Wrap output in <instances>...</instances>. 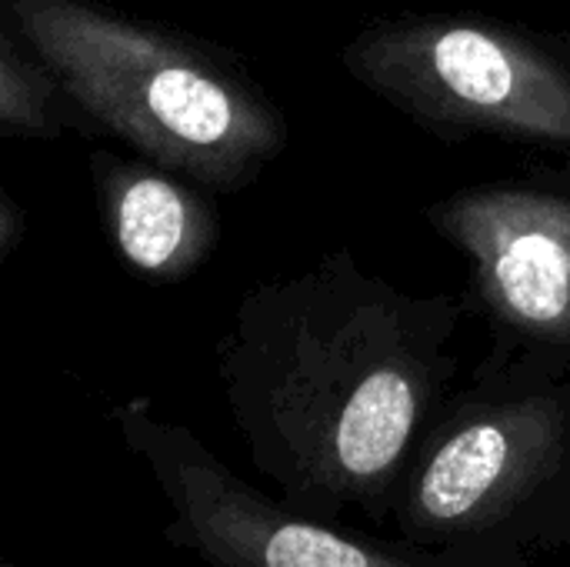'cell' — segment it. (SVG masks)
<instances>
[{
	"instance_id": "30bf717a",
	"label": "cell",
	"mask_w": 570,
	"mask_h": 567,
	"mask_svg": "<svg viewBox=\"0 0 570 567\" xmlns=\"http://www.w3.org/2000/svg\"><path fill=\"white\" fill-rule=\"evenodd\" d=\"M0 567H17V565H13V561H3V565H0Z\"/></svg>"
},
{
	"instance_id": "5b68a950",
	"label": "cell",
	"mask_w": 570,
	"mask_h": 567,
	"mask_svg": "<svg viewBox=\"0 0 570 567\" xmlns=\"http://www.w3.org/2000/svg\"><path fill=\"white\" fill-rule=\"evenodd\" d=\"M110 421L167 505L164 538L200 567H481L294 511L240 478L190 428L157 414L147 398L120 401Z\"/></svg>"
},
{
	"instance_id": "3957f363",
	"label": "cell",
	"mask_w": 570,
	"mask_h": 567,
	"mask_svg": "<svg viewBox=\"0 0 570 567\" xmlns=\"http://www.w3.org/2000/svg\"><path fill=\"white\" fill-rule=\"evenodd\" d=\"M387 528L481 567L570 548V361L491 348L421 434Z\"/></svg>"
},
{
	"instance_id": "8992f818",
	"label": "cell",
	"mask_w": 570,
	"mask_h": 567,
	"mask_svg": "<svg viewBox=\"0 0 570 567\" xmlns=\"http://www.w3.org/2000/svg\"><path fill=\"white\" fill-rule=\"evenodd\" d=\"M421 217L468 261L491 348L570 361V157L458 187Z\"/></svg>"
},
{
	"instance_id": "277c9868",
	"label": "cell",
	"mask_w": 570,
	"mask_h": 567,
	"mask_svg": "<svg viewBox=\"0 0 570 567\" xmlns=\"http://www.w3.org/2000/svg\"><path fill=\"white\" fill-rule=\"evenodd\" d=\"M341 67L424 134L570 157V30L481 13H394L364 23Z\"/></svg>"
},
{
	"instance_id": "52a82bcc",
	"label": "cell",
	"mask_w": 570,
	"mask_h": 567,
	"mask_svg": "<svg viewBox=\"0 0 570 567\" xmlns=\"http://www.w3.org/2000/svg\"><path fill=\"white\" fill-rule=\"evenodd\" d=\"M90 184L100 227L124 267L147 284L194 277L220 247L214 190L140 154L90 150Z\"/></svg>"
},
{
	"instance_id": "6da1fadb",
	"label": "cell",
	"mask_w": 570,
	"mask_h": 567,
	"mask_svg": "<svg viewBox=\"0 0 570 567\" xmlns=\"http://www.w3.org/2000/svg\"><path fill=\"white\" fill-rule=\"evenodd\" d=\"M464 314L461 297L397 287L351 247L247 287L214 361L254 471L301 515L384 528L458 388Z\"/></svg>"
},
{
	"instance_id": "9c48e42d",
	"label": "cell",
	"mask_w": 570,
	"mask_h": 567,
	"mask_svg": "<svg viewBox=\"0 0 570 567\" xmlns=\"http://www.w3.org/2000/svg\"><path fill=\"white\" fill-rule=\"evenodd\" d=\"M23 241H27V211L7 187H0V264H7Z\"/></svg>"
},
{
	"instance_id": "7a4b0ae2",
	"label": "cell",
	"mask_w": 570,
	"mask_h": 567,
	"mask_svg": "<svg viewBox=\"0 0 570 567\" xmlns=\"http://www.w3.org/2000/svg\"><path fill=\"white\" fill-rule=\"evenodd\" d=\"M0 20L60 77L90 137L214 194L254 187L291 144L281 104L214 40L97 0H0Z\"/></svg>"
},
{
	"instance_id": "ba28073f",
	"label": "cell",
	"mask_w": 570,
	"mask_h": 567,
	"mask_svg": "<svg viewBox=\"0 0 570 567\" xmlns=\"http://www.w3.org/2000/svg\"><path fill=\"white\" fill-rule=\"evenodd\" d=\"M0 130L13 140H57L67 130L90 137L60 77L0 20Z\"/></svg>"
}]
</instances>
